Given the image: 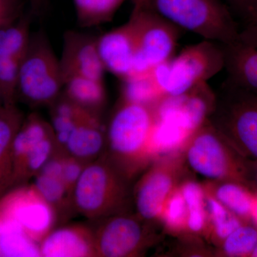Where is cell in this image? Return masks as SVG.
I'll return each instance as SVG.
<instances>
[{"instance_id":"9c48e42d","label":"cell","mask_w":257,"mask_h":257,"mask_svg":"<svg viewBox=\"0 0 257 257\" xmlns=\"http://www.w3.org/2000/svg\"><path fill=\"white\" fill-rule=\"evenodd\" d=\"M0 217L13 221L40 244L59 218L33 184L18 186L0 197Z\"/></svg>"},{"instance_id":"d6a6232c","label":"cell","mask_w":257,"mask_h":257,"mask_svg":"<svg viewBox=\"0 0 257 257\" xmlns=\"http://www.w3.org/2000/svg\"><path fill=\"white\" fill-rule=\"evenodd\" d=\"M29 11L35 17L44 16L50 8V0H28Z\"/></svg>"},{"instance_id":"3957f363","label":"cell","mask_w":257,"mask_h":257,"mask_svg":"<svg viewBox=\"0 0 257 257\" xmlns=\"http://www.w3.org/2000/svg\"><path fill=\"white\" fill-rule=\"evenodd\" d=\"M60 58L45 30L31 34L19 71L17 100L32 107L50 106L63 92Z\"/></svg>"},{"instance_id":"30bf717a","label":"cell","mask_w":257,"mask_h":257,"mask_svg":"<svg viewBox=\"0 0 257 257\" xmlns=\"http://www.w3.org/2000/svg\"><path fill=\"white\" fill-rule=\"evenodd\" d=\"M104 219L94 232L96 256H135L148 243V231L135 216L122 213Z\"/></svg>"},{"instance_id":"52a82bcc","label":"cell","mask_w":257,"mask_h":257,"mask_svg":"<svg viewBox=\"0 0 257 257\" xmlns=\"http://www.w3.org/2000/svg\"><path fill=\"white\" fill-rule=\"evenodd\" d=\"M130 20L136 44L132 76L150 72L172 58L180 29L150 9L131 14Z\"/></svg>"},{"instance_id":"8d00e7d4","label":"cell","mask_w":257,"mask_h":257,"mask_svg":"<svg viewBox=\"0 0 257 257\" xmlns=\"http://www.w3.org/2000/svg\"><path fill=\"white\" fill-rule=\"evenodd\" d=\"M251 256L257 257V244L256 247L253 249L252 253H251Z\"/></svg>"},{"instance_id":"7a4b0ae2","label":"cell","mask_w":257,"mask_h":257,"mask_svg":"<svg viewBox=\"0 0 257 257\" xmlns=\"http://www.w3.org/2000/svg\"><path fill=\"white\" fill-rule=\"evenodd\" d=\"M156 121L155 106L121 99L109 124L106 156L126 177L150 159L148 145Z\"/></svg>"},{"instance_id":"836d02e7","label":"cell","mask_w":257,"mask_h":257,"mask_svg":"<svg viewBox=\"0 0 257 257\" xmlns=\"http://www.w3.org/2000/svg\"><path fill=\"white\" fill-rule=\"evenodd\" d=\"M150 0H133V9L131 14H135L141 10L148 9Z\"/></svg>"},{"instance_id":"f1b7e54d","label":"cell","mask_w":257,"mask_h":257,"mask_svg":"<svg viewBox=\"0 0 257 257\" xmlns=\"http://www.w3.org/2000/svg\"><path fill=\"white\" fill-rule=\"evenodd\" d=\"M161 219L171 231H182L187 227V209L179 187H176L166 201Z\"/></svg>"},{"instance_id":"e575fe53","label":"cell","mask_w":257,"mask_h":257,"mask_svg":"<svg viewBox=\"0 0 257 257\" xmlns=\"http://www.w3.org/2000/svg\"><path fill=\"white\" fill-rule=\"evenodd\" d=\"M251 220H252L257 226V194H255L254 199H253L252 209H251Z\"/></svg>"},{"instance_id":"ba28073f","label":"cell","mask_w":257,"mask_h":257,"mask_svg":"<svg viewBox=\"0 0 257 257\" xmlns=\"http://www.w3.org/2000/svg\"><path fill=\"white\" fill-rule=\"evenodd\" d=\"M227 87L214 125L241 157L257 164V96Z\"/></svg>"},{"instance_id":"7402d4cb","label":"cell","mask_w":257,"mask_h":257,"mask_svg":"<svg viewBox=\"0 0 257 257\" xmlns=\"http://www.w3.org/2000/svg\"><path fill=\"white\" fill-rule=\"evenodd\" d=\"M0 256H41L40 244L18 224L0 217Z\"/></svg>"},{"instance_id":"5b68a950","label":"cell","mask_w":257,"mask_h":257,"mask_svg":"<svg viewBox=\"0 0 257 257\" xmlns=\"http://www.w3.org/2000/svg\"><path fill=\"white\" fill-rule=\"evenodd\" d=\"M222 45L204 40L152 69L166 96H178L207 84L224 69Z\"/></svg>"},{"instance_id":"4316f807","label":"cell","mask_w":257,"mask_h":257,"mask_svg":"<svg viewBox=\"0 0 257 257\" xmlns=\"http://www.w3.org/2000/svg\"><path fill=\"white\" fill-rule=\"evenodd\" d=\"M204 202L214 235L220 241H224L235 229L246 222L228 210L210 194L206 195L205 193Z\"/></svg>"},{"instance_id":"74e56055","label":"cell","mask_w":257,"mask_h":257,"mask_svg":"<svg viewBox=\"0 0 257 257\" xmlns=\"http://www.w3.org/2000/svg\"><path fill=\"white\" fill-rule=\"evenodd\" d=\"M3 101H2L1 98H0V106L3 105Z\"/></svg>"},{"instance_id":"6da1fadb","label":"cell","mask_w":257,"mask_h":257,"mask_svg":"<svg viewBox=\"0 0 257 257\" xmlns=\"http://www.w3.org/2000/svg\"><path fill=\"white\" fill-rule=\"evenodd\" d=\"M128 177L104 155L87 164L72 191L74 210L90 219L124 213Z\"/></svg>"},{"instance_id":"e0dca14e","label":"cell","mask_w":257,"mask_h":257,"mask_svg":"<svg viewBox=\"0 0 257 257\" xmlns=\"http://www.w3.org/2000/svg\"><path fill=\"white\" fill-rule=\"evenodd\" d=\"M25 118L16 104L0 106V197L13 187V143Z\"/></svg>"},{"instance_id":"ac0fdd59","label":"cell","mask_w":257,"mask_h":257,"mask_svg":"<svg viewBox=\"0 0 257 257\" xmlns=\"http://www.w3.org/2000/svg\"><path fill=\"white\" fill-rule=\"evenodd\" d=\"M100 116L94 115L80 121L72 130L64 152L88 164L102 155L106 145Z\"/></svg>"},{"instance_id":"2e32d148","label":"cell","mask_w":257,"mask_h":257,"mask_svg":"<svg viewBox=\"0 0 257 257\" xmlns=\"http://www.w3.org/2000/svg\"><path fill=\"white\" fill-rule=\"evenodd\" d=\"M28 43L12 32L0 33V98L5 105L16 104L19 71Z\"/></svg>"},{"instance_id":"4dcf8cb0","label":"cell","mask_w":257,"mask_h":257,"mask_svg":"<svg viewBox=\"0 0 257 257\" xmlns=\"http://www.w3.org/2000/svg\"><path fill=\"white\" fill-rule=\"evenodd\" d=\"M87 164L82 161L77 160L74 157L66 155L64 158L63 170H62V180L67 186L69 192L72 193L74 186L81 175H82L84 167Z\"/></svg>"},{"instance_id":"603a6c76","label":"cell","mask_w":257,"mask_h":257,"mask_svg":"<svg viewBox=\"0 0 257 257\" xmlns=\"http://www.w3.org/2000/svg\"><path fill=\"white\" fill-rule=\"evenodd\" d=\"M123 82L121 99L124 100L155 106L166 96L152 69L146 73L135 74Z\"/></svg>"},{"instance_id":"83f0119b","label":"cell","mask_w":257,"mask_h":257,"mask_svg":"<svg viewBox=\"0 0 257 257\" xmlns=\"http://www.w3.org/2000/svg\"><path fill=\"white\" fill-rule=\"evenodd\" d=\"M257 244V227L243 223L223 241V252L228 256H251Z\"/></svg>"},{"instance_id":"cb8c5ba5","label":"cell","mask_w":257,"mask_h":257,"mask_svg":"<svg viewBox=\"0 0 257 257\" xmlns=\"http://www.w3.org/2000/svg\"><path fill=\"white\" fill-rule=\"evenodd\" d=\"M79 26L90 28L109 23L125 0H72Z\"/></svg>"},{"instance_id":"484cf974","label":"cell","mask_w":257,"mask_h":257,"mask_svg":"<svg viewBox=\"0 0 257 257\" xmlns=\"http://www.w3.org/2000/svg\"><path fill=\"white\" fill-rule=\"evenodd\" d=\"M187 209V228L193 232L202 231L206 224L205 192L200 184L193 181L184 182L180 187Z\"/></svg>"},{"instance_id":"1f68e13d","label":"cell","mask_w":257,"mask_h":257,"mask_svg":"<svg viewBox=\"0 0 257 257\" xmlns=\"http://www.w3.org/2000/svg\"><path fill=\"white\" fill-rule=\"evenodd\" d=\"M236 9L246 13L247 18L257 10V0H222Z\"/></svg>"},{"instance_id":"d590c367","label":"cell","mask_w":257,"mask_h":257,"mask_svg":"<svg viewBox=\"0 0 257 257\" xmlns=\"http://www.w3.org/2000/svg\"><path fill=\"white\" fill-rule=\"evenodd\" d=\"M248 24L257 25V10L248 17Z\"/></svg>"},{"instance_id":"44dd1931","label":"cell","mask_w":257,"mask_h":257,"mask_svg":"<svg viewBox=\"0 0 257 257\" xmlns=\"http://www.w3.org/2000/svg\"><path fill=\"white\" fill-rule=\"evenodd\" d=\"M210 191H212L210 194L228 210L246 222L251 220L255 194L246 187V184L221 181Z\"/></svg>"},{"instance_id":"5bb4252c","label":"cell","mask_w":257,"mask_h":257,"mask_svg":"<svg viewBox=\"0 0 257 257\" xmlns=\"http://www.w3.org/2000/svg\"><path fill=\"white\" fill-rule=\"evenodd\" d=\"M96 47L105 71L121 80L133 75L136 44L131 20L96 37Z\"/></svg>"},{"instance_id":"8fae6325","label":"cell","mask_w":257,"mask_h":257,"mask_svg":"<svg viewBox=\"0 0 257 257\" xmlns=\"http://www.w3.org/2000/svg\"><path fill=\"white\" fill-rule=\"evenodd\" d=\"M221 45L227 85L257 96V25L248 24L234 40Z\"/></svg>"},{"instance_id":"f546056e","label":"cell","mask_w":257,"mask_h":257,"mask_svg":"<svg viewBox=\"0 0 257 257\" xmlns=\"http://www.w3.org/2000/svg\"><path fill=\"white\" fill-rule=\"evenodd\" d=\"M26 5L28 0H0V30L21 18Z\"/></svg>"},{"instance_id":"4fadbf2b","label":"cell","mask_w":257,"mask_h":257,"mask_svg":"<svg viewBox=\"0 0 257 257\" xmlns=\"http://www.w3.org/2000/svg\"><path fill=\"white\" fill-rule=\"evenodd\" d=\"M60 62L63 82L72 76L104 80L106 71L98 54L96 37L77 31L66 32Z\"/></svg>"},{"instance_id":"d6986e66","label":"cell","mask_w":257,"mask_h":257,"mask_svg":"<svg viewBox=\"0 0 257 257\" xmlns=\"http://www.w3.org/2000/svg\"><path fill=\"white\" fill-rule=\"evenodd\" d=\"M53 133L50 122L40 114L32 113L25 118L13 143V187L28 154L37 144Z\"/></svg>"},{"instance_id":"9a60e30c","label":"cell","mask_w":257,"mask_h":257,"mask_svg":"<svg viewBox=\"0 0 257 257\" xmlns=\"http://www.w3.org/2000/svg\"><path fill=\"white\" fill-rule=\"evenodd\" d=\"M41 256H96L94 231L82 225L55 228L40 243Z\"/></svg>"},{"instance_id":"7c38bea8","label":"cell","mask_w":257,"mask_h":257,"mask_svg":"<svg viewBox=\"0 0 257 257\" xmlns=\"http://www.w3.org/2000/svg\"><path fill=\"white\" fill-rule=\"evenodd\" d=\"M177 160L159 162L142 177L135 191L138 216L145 221L160 219L167 198L177 186L179 175Z\"/></svg>"},{"instance_id":"d4e9b609","label":"cell","mask_w":257,"mask_h":257,"mask_svg":"<svg viewBox=\"0 0 257 257\" xmlns=\"http://www.w3.org/2000/svg\"><path fill=\"white\" fill-rule=\"evenodd\" d=\"M33 185L40 195L55 209L58 218L62 217V214H65L66 211L74 209L72 193L62 179L39 173L35 177Z\"/></svg>"},{"instance_id":"277c9868","label":"cell","mask_w":257,"mask_h":257,"mask_svg":"<svg viewBox=\"0 0 257 257\" xmlns=\"http://www.w3.org/2000/svg\"><path fill=\"white\" fill-rule=\"evenodd\" d=\"M152 10L177 28L221 45L240 30L222 0H150Z\"/></svg>"},{"instance_id":"ffe728a7","label":"cell","mask_w":257,"mask_h":257,"mask_svg":"<svg viewBox=\"0 0 257 257\" xmlns=\"http://www.w3.org/2000/svg\"><path fill=\"white\" fill-rule=\"evenodd\" d=\"M63 84V93L70 100L88 111L100 115L106 100L104 80L72 76L64 79Z\"/></svg>"},{"instance_id":"8992f818","label":"cell","mask_w":257,"mask_h":257,"mask_svg":"<svg viewBox=\"0 0 257 257\" xmlns=\"http://www.w3.org/2000/svg\"><path fill=\"white\" fill-rule=\"evenodd\" d=\"M187 163L194 172L213 180L246 184L247 167L243 157L214 126L203 124L187 142Z\"/></svg>"}]
</instances>
